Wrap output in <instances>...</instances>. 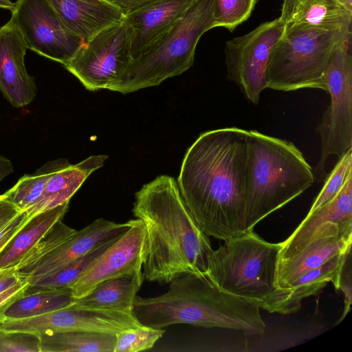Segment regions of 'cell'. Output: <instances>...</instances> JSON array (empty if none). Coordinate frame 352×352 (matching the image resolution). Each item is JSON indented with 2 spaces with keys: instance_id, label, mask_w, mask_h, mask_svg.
Listing matches in <instances>:
<instances>
[{
  "instance_id": "cell-8",
  "label": "cell",
  "mask_w": 352,
  "mask_h": 352,
  "mask_svg": "<svg viewBox=\"0 0 352 352\" xmlns=\"http://www.w3.org/2000/svg\"><path fill=\"white\" fill-rule=\"evenodd\" d=\"M351 36L340 42L333 52L324 74L330 104L317 127L321 139L320 160L316 167L322 175L327 159L338 158L352 148V55Z\"/></svg>"
},
{
  "instance_id": "cell-23",
  "label": "cell",
  "mask_w": 352,
  "mask_h": 352,
  "mask_svg": "<svg viewBox=\"0 0 352 352\" xmlns=\"http://www.w3.org/2000/svg\"><path fill=\"white\" fill-rule=\"evenodd\" d=\"M69 201L31 217L0 253V269L16 265L22 257L62 220Z\"/></svg>"
},
{
  "instance_id": "cell-12",
  "label": "cell",
  "mask_w": 352,
  "mask_h": 352,
  "mask_svg": "<svg viewBox=\"0 0 352 352\" xmlns=\"http://www.w3.org/2000/svg\"><path fill=\"white\" fill-rule=\"evenodd\" d=\"M144 239L142 221L132 219L131 226L72 285L74 299L85 296L104 281L142 270Z\"/></svg>"
},
{
  "instance_id": "cell-26",
  "label": "cell",
  "mask_w": 352,
  "mask_h": 352,
  "mask_svg": "<svg viewBox=\"0 0 352 352\" xmlns=\"http://www.w3.org/2000/svg\"><path fill=\"white\" fill-rule=\"evenodd\" d=\"M69 164L64 158L48 162L34 173L22 177L4 195L19 210L25 211L38 200L51 177Z\"/></svg>"
},
{
  "instance_id": "cell-22",
  "label": "cell",
  "mask_w": 352,
  "mask_h": 352,
  "mask_svg": "<svg viewBox=\"0 0 352 352\" xmlns=\"http://www.w3.org/2000/svg\"><path fill=\"white\" fill-rule=\"evenodd\" d=\"M142 270L131 275L108 280L69 305L87 309H109L133 312L137 293L144 280Z\"/></svg>"
},
{
  "instance_id": "cell-34",
  "label": "cell",
  "mask_w": 352,
  "mask_h": 352,
  "mask_svg": "<svg viewBox=\"0 0 352 352\" xmlns=\"http://www.w3.org/2000/svg\"><path fill=\"white\" fill-rule=\"evenodd\" d=\"M29 286V280H25L0 294V324L7 320L4 313L8 307L23 296L27 292Z\"/></svg>"
},
{
  "instance_id": "cell-15",
  "label": "cell",
  "mask_w": 352,
  "mask_h": 352,
  "mask_svg": "<svg viewBox=\"0 0 352 352\" xmlns=\"http://www.w3.org/2000/svg\"><path fill=\"white\" fill-rule=\"evenodd\" d=\"M132 219L116 223L98 219L76 232L68 240L41 259L30 271L24 274L32 283L37 278L55 272L85 255L101 242L126 231Z\"/></svg>"
},
{
  "instance_id": "cell-37",
  "label": "cell",
  "mask_w": 352,
  "mask_h": 352,
  "mask_svg": "<svg viewBox=\"0 0 352 352\" xmlns=\"http://www.w3.org/2000/svg\"><path fill=\"white\" fill-rule=\"evenodd\" d=\"M20 212L21 211L7 199L4 194L0 195V223L11 220Z\"/></svg>"
},
{
  "instance_id": "cell-30",
  "label": "cell",
  "mask_w": 352,
  "mask_h": 352,
  "mask_svg": "<svg viewBox=\"0 0 352 352\" xmlns=\"http://www.w3.org/2000/svg\"><path fill=\"white\" fill-rule=\"evenodd\" d=\"M335 167L328 175L324 184L308 212L310 214L333 199L340 191L349 177L352 175V148L338 158Z\"/></svg>"
},
{
  "instance_id": "cell-38",
  "label": "cell",
  "mask_w": 352,
  "mask_h": 352,
  "mask_svg": "<svg viewBox=\"0 0 352 352\" xmlns=\"http://www.w3.org/2000/svg\"><path fill=\"white\" fill-rule=\"evenodd\" d=\"M120 8L124 14L155 0H106Z\"/></svg>"
},
{
  "instance_id": "cell-9",
  "label": "cell",
  "mask_w": 352,
  "mask_h": 352,
  "mask_svg": "<svg viewBox=\"0 0 352 352\" xmlns=\"http://www.w3.org/2000/svg\"><path fill=\"white\" fill-rule=\"evenodd\" d=\"M132 29L123 19L85 42L64 67L90 91L109 89L130 61Z\"/></svg>"
},
{
  "instance_id": "cell-33",
  "label": "cell",
  "mask_w": 352,
  "mask_h": 352,
  "mask_svg": "<svg viewBox=\"0 0 352 352\" xmlns=\"http://www.w3.org/2000/svg\"><path fill=\"white\" fill-rule=\"evenodd\" d=\"M352 275H351V253L347 256L339 274L337 289H341L344 294V309L341 317L336 324H338L346 316L352 304Z\"/></svg>"
},
{
  "instance_id": "cell-16",
  "label": "cell",
  "mask_w": 352,
  "mask_h": 352,
  "mask_svg": "<svg viewBox=\"0 0 352 352\" xmlns=\"http://www.w3.org/2000/svg\"><path fill=\"white\" fill-rule=\"evenodd\" d=\"M351 248L333 257L319 267L300 276L287 289H276L271 294L255 301L270 313L289 314L297 311L303 299L316 295L329 282L337 289L339 274Z\"/></svg>"
},
{
  "instance_id": "cell-17",
  "label": "cell",
  "mask_w": 352,
  "mask_h": 352,
  "mask_svg": "<svg viewBox=\"0 0 352 352\" xmlns=\"http://www.w3.org/2000/svg\"><path fill=\"white\" fill-rule=\"evenodd\" d=\"M195 0H155L124 14L132 29L131 57L135 58L186 13Z\"/></svg>"
},
{
  "instance_id": "cell-2",
  "label": "cell",
  "mask_w": 352,
  "mask_h": 352,
  "mask_svg": "<svg viewBox=\"0 0 352 352\" xmlns=\"http://www.w3.org/2000/svg\"><path fill=\"white\" fill-rule=\"evenodd\" d=\"M135 197L132 212L145 229L144 278L164 285L185 274L205 276L211 243L186 206L175 179L160 175Z\"/></svg>"
},
{
  "instance_id": "cell-19",
  "label": "cell",
  "mask_w": 352,
  "mask_h": 352,
  "mask_svg": "<svg viewBox=\"0 0 352 352\" xmlns=\"http://www.w3.org/2000/svg\"><path fill=\"white\" fill-rule=\"evenodd\" d=\"M279 20L285 28L351 29L352 11L340 0H283Z\"/></svg>"
},
{
  "instance_id": "cell-14",
  "label": "cell",
  "mask_w": 352,
  "mask_h": 352,
  "mask_svg": "<svg viewBox=\"0 0 352 352\" xmlns=\"http://www.w3.org/2000/svg\"><path fill=\"white\" fill-rule=\"evenodd\" d=\"M28 49L12 19L0 27V90L8 101L18 108L30 104L37 91L24 63Z\"/></svg>"
},
{
  "instance_id": "cell-28",
  "label": "cell",
  "mask_w": 352,
  "mask_h": 352,
  "mask_svg": "<svg viewBox=\"0 0 352 352\" xmlns=\"http://www.w3.org/2000/svg\"><path fill=\"white\" fill-rule=\"evenodd\" d=\"M76 230L64 223L56 222L51 229L22 257L15 265L23 274L30 271L41 259L71 238Z\"/></svg>"
},
{
  "instance_id": "cell-24",
  "label": "cell",
  "mask_w": 352,
  "mask_h": 352,
  "mask_svg": "<svg viewBox=\"0 0 352 352\" xmlns=\"http://www.w3.org/2000/svg\"><path fill=\"white\" fill-rule=\"evenodd\" d=\"M40 352H113L116 335L68 331L42 334Z\"/></svg>"
},
{
  "instance_id": "cell-5",
  "label": "cell",
  "mask_w": 352,
  "mask_h": 352,
  "mask_svg": "<svg viewBox=\"0 0 352 352\" xmlns=\"http://www.w3.org/2000/svg\"><path fill=\"white\" fill-rule=\"evenodd\" d=\"M212 28V0H195L170 28L130 60L109 90L125 94L182 74L192 66L200 38Z\"/></svg>"
},
{
  "instance_id": "cell-11",
  "label": "cell",
  "mask_w": 352,
  "mask_h": 352,
  "mask_svg": "<svg viewBox=\"0 0 352 352\" xmlns=\"http://www.w3.org/2000/svg\"><path fill=\"white\" fill-rule=\"evenodd\" d=\"M11 12L28 48L63 65L85 43L65 28L48 0H17Z\"/></svg>"
},
{
  "instance_id": "cell-4",
  "label": "cell",
  "mask_w": 352,
  "mask_h": 352,
  "mask_svg": "<svg viewBox=\"0 0 352 352\" xmlns=\"http://www.w3.org/2000/svg\"><path fill=\"white\" fill-rule=\"evenodd\" d=\"M314 181L311 166L292 142L249 131L246 232L298 197Z\"/></svg>"
},
{
  "instance_id": "cell-35",
  "label": "cell",
  "mask_w": 352,
  "mask_h": 352,
  "mask_svg": "<svg viewBox=\"0 0 352 352\" xmlns=\"http://www.w3.org/2000/svg\"><path fill=\"white\" fill-rule=\"evenodd\" d=\"M29 219L26 212L21 211L0 230V253Z\"/></svg>"
},
{
  "instance_id": "cell-6",
  "label": "cell",
  "mask_w": 352,
  "mask_h": 352,
  "mask_svg": "<svg viewBox=\"0 0 352 352\" xmlns=\"http://www.w3.org/2000/svg\"><path fill=\"white\" fill-rule=\"evenodd\" d=\"M281 243H270L253 230L224 241L207 258L205 276L219 289L256 301L271 294Z\"/></svg>"
},
{
  "instance_id": "cell-3",
  "label": "cell",
  "mask_w": 352,
  "mask_h": 352,
  "mask_svg": "<svg viewBox=\"0 0 352 352\" xmlns=\"http://www.w3.org/2000/svg\"><path fill=\"white\" fill-rule=\"evenodd\" d=\"M133 313L144 326L163 329L176 324L219 327L263 336L266 326L258 304L226 292L206 276L181 275L163 294L136 296Z\"/></svg>"
},
{
  "instance_id": "cell-25",
  "label": "cell",
  "mask_w": 352,
  "mask_h": 352,
  "mask_svg": "<svg viewBox=\"0 0 352 352\" xmlns=\"http://www.w3.org/2000/svg\"><path fill=\"white\" fill-rule=\"evenodd\" d=\"M73 300L70 289H37L13 302L4 315L7 320L34 317L65 308Z\"/></svg>"
},
{
  "instance_id": "cell-29",
  "label": "cell",
  "mask_w": 352,
  "mask_h": 352,
  "mask_svg": "<svg viewBox=\"0 0 352 352\" xmlns=\"http://www.w3.org/2000/svg\"><path fill=\"white\" fill-rule=\"evenodd\" d=\"M258 0H212L213 28L232 32L251 16Z\"/></svg>"
},
{
  "instance_id": "cell-32",
  "label": "cell",
  "mask_w": 352,
  "mask_h": 352,
  "mask_svg": "<svg viewBox=\"0 0 352 352\" xmlns=\"http://www.w3.org/2000/svg\"><path fill=\"white\" fill-rule=\"evenodd\" d=\"M0 352H40L37 336L0 330Z\"/></svg>"
},
{
  "instance_id": "cell-13",
  "label": "cell",
  "mask_w": 352,
  "mask_h": 352,
  "mask_svg": "<svg viewBox=\"0 0 352 352\" xmlns=\"http://www.w3.org/2000/svg\"><path fill=\"white\" fill-rule=\"evenodd\" d=\"M352 226L329 222L316 232L309 243L296 254L278 259L275 287L287 289L307 272L351 248Z\"/></svg>"
},
{
  "instance_id": "cell-7",
  "label": "cell",
  "mask_w": 352,
  "mask_h": 352,
  "mask_svg": "<svg viewBox=\"0 0 352 352\" xmlns=\"http://www.w3.org/2000/svg\"><path fill=\"white\" fill-rule=\"evenodd\" d=\"M351 29L285 28L267 68L266 88L281 91L305 88L327 91L324 74L336 46Z\"/></svg>"
},
{
  "instance_id": "cell-20",
  "label": "cell",
  "mask_w": 352,
  "mask_h": 352,
  "mask_svg": "<svg viewBox=\"0 0 352 352\" xmlns=\"http://www.w3.org/2000/svg\"><path fill=\"white\" fill-rule=\"evenodd\" d=\"M329 222L352 226V175L333 199L307 214L293 233L281 242L278 260L288 258L301 250L316 232Z\"/></svg>"
},
{
  "instance_id": "cell-39",
  "label": "cell",
  "mask_w": 352,
  "mask_h": 352,
  "mask_svg": "<svg viewBox=\"0 0 352 352\" xmlns=\"http://www.w3.org/2000/svg\"><path fill=\"white\" fill-rule=\"evenodd\" d=\"M13 172V166L10 160L0 155V182Z\"/></svg>"
},
{
  "instance_id": "cell-21",
  "label": "cell",
  "mask_w": 352,
  "mask_h": 352,
  "mask_svg": "<svg viewBox=\"0 0 352 352\" xmlns=\"http://www.w3.org/2000/svg\"><path fill=\"white\" fill-rule=\"evenodd\" d=\"M107 158L106 155H92L56 172L47 181L36 203L25 210L28 217L69 201L89 175L101 168Z\"/></svg>"
},
{
  "instance_id": "cell-10",
  "label": "cell",
  "mask_w": 352,
  "mask_h": 352,
  "mask_svg": "<svg viewBox=\"0 0 352 352\" xmlns=\"http://www.w3.org/2000/svg\"><path fill=\"white\" fill-rule=\"evenodd\" d=\"M284 30L277 18L262 23L249 33L226 43L227 77L253 104H258L261 93L266 89L269 58Z\"/></svg>"
},
{
  "instance_id": "cell-27",
  "label": "cell",
  "mask_w": 352,
  "mask_h": 352,
  "mask_svg": "<svg viewBox=\"0 0 352 352\" xmlns=\"http://www.w3.org/2000/svg\"><path fill=\"white\" fill-rule=\"evenodd\" d=\"M123 232L107 239L85 255L63 267L37 278L30 284L28 290L70 289L77 279Z\"/></svg>"
},
{
  "instance_id": "cell-31",
  "label": "cell",
  "mask_w": 352,
  "mask_h": 352,
  "mask_svg": "<svg viewBox=\"0 0 352 352\" xmlns=\"http://www.w3.org/2000/svg\"><path fill=\"white\" fill-rule=\"evenodd\" d=\"M165 331L142 325L116 334L113 352H138L151 349Z\"/></svg>"
},
{
  "instance_id": "cell-1",
  "label": "cell",
  "mask_w": 352,
  "mask_h": 352,
  "mask_svg": "<svg viewBox=\"0 0 352 352\" xmlns=\"http://www.w3.org/2000/svg\"><path fill=\"white\" fill-rule=\"evenodd\" d=\"M249 131L201 133L188 149L178 177L182 197L201 230L225 241L245 229Z\"/></svg>"
},
{
  "instance_id": "cell-18",
  "label": "cell",
  "mask_w": 352,
  "mask_h": 352,
  "mask_svg": "<svg viewBox=\"0 0 352 352\" xmlns=\"http://www.w3.org/2000/svg\"><path fill=\"white\" fill-rule=\"evenodd\" d=\"M65 28L88 41L121 22L122 11L106 0H48Z\"/></svg>"
},
{
  "instance_id": "cell-36",
  "label": "cell",
  "mask_w": 352,
  "mask_h": 352,
  "mask_svg": "<svg viewBox=\"0 0 352 352\" xmlns=\"http://www.w3.org/2000/svg\"><path fill=\"white\" fill-rule=\"evenodd\" d=\"M29 280L16 266L0 269V294L21 281Z\"/></svg>"
},
{
  "instance_id": "cell-40",
  "label": "cell",
  "mask_w": 352,
  "mask_h": 352,
  "mask_svg": "<svg viewBox=\"0 0 352 352\" xmlns=\"http://www.w3.org/2000/svg\"><path fill=\"white\" fill-rule=\"evenodd\" d=\"M350 10L352 11V0H340Z\"/></svg>"
}]
</instances>
